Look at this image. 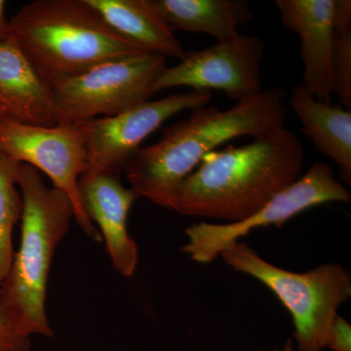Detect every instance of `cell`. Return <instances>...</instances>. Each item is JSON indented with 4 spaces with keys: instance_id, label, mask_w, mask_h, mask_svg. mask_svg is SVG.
Instances as JSON below:
<instances>
[{
    "instance_id": "14",
    "label": "cell",
    "mask_w": 351,
    "mask_h": 351,
    "mask_svg": "<svg viewBox=\"0 0 351 351\" xmlns=\"http://www.w3.org/2000/svg\"><path fill=\"white\" fill-rule=\"evenodd\" d=\"M289 101L301 120L302 133L311 138L318 152L337 163L341 180L350 184V110L316 100L302 83L292 90Z\"/></svg>"
},
{
    "instance_id": "23",
    "label": "cell",
    "mask_w": 351,
    "mask_h": 351,
    "mask_svg": "<svg viewBox=\"0 0 351 351\" xmlns=\"http://www.w3.org/2000/svg\"><path fill=\"white\" fill-rule=\"evenodd\" d=\"M2 114H4L3 112H2L1 110H0V117H1Z\"/></svg>"
},
{
    "instance_id": "8",
    "label": "cell",
    "mask_w": 351,
    "mask_h": 351,
    "mask_svg": "<svg viewBox=\"0 0 351 351\" xmlns=\"http://www.w3.org/2000/svg\"><path fill=\"white\" fill-rule=\"evenodd\" d=\"M351 195L336 179L326 163L316 162L298 181L274 196L265 206L243 221L228 223L201 221L186 230L188 242L182 251L191 260L211 263L233 242L247 237L256 228H279L289 219L317 205L350 202Z\"/></svg>"
},
{
    "instance_id": "13",
    "label": "cell",
    "mask_w": 351,
    "mask_h": 351,
    "mask_svg": "<svg viewBox=\"0 0 351 351\" xmlns=\"http://www.w3.org/2000/svg\"><path fill=\"white\" fill-rule=\"evenodd\" d=\"M0 110L23 123L56 125L51 88L11 34L0 41Z\"/></svg>"
},
{
    "instance_id": "16",
    "label": "cell",
    "mask_w": 351,
    "mask_h": 351,
    "mask_svg": "<svg viewBox=\"0 0 351 351\" xmlns=\"http://www.w3.org/2000/svg\"><path fill=\"white\" fill-rule=\"evenodd\" d=\"M174 31L195 32L219 41L240 36V25L253 20L247 0H149Z\"/></svg>"
},
{
    "instance_id": "4",
    "label": "cell",
    "mask_w": 351,
    "mask_h": 351,
    "mask_svg": "<svg viewBox=\"0 0 351 351\" xmlns=\"http://www.w3.org/2000/svg\"><path fill=\"white\" fill-rule=\"evenodd\" d=\"M18 186L23 198L20 248L0 289L19 331L29 338H49L54 331L46 314L48 277L75 210L69 196L61 189L48 188L31 165L21 163Z\"/></svg>"
},
{
    "instance_id": "15",
    "label": "cell",
    "mask_w": 351,
    "mask_h": 351,
    "mask_svg": "<svg viewBox=\"0 0 351 351\" xmlns=\"http://www.w3.org/2000/svg\"><path fill=\"white\" fill-rule=\"evenodd\" d=\"M117 34L144 52L182 60L186 51L149 0H87Z\"/></svg>"
},
{
    "instance_id": "22",
    "label": "cell",
    "mask_w": 351,
    "mask_h": 351,
    "mask_svg": "<svg viewBox=\"0 0 351 351\" xmlns=\"http://www.w3.org/2000/svg\"><path fill=\"white\" fill-rule=\"evenodd\" d=\"M253 351H295L294 346H293L292 339H287L286 343H284L282 348H274V350H253Z\"/></svg>"
},
{
    "instance_id": "2",
    "label": "cell",
    "mask_w": 351,
    "mask_h": 351,
    "mask_svg": "<svg viewBox=\"0 0 351 351\" xmlns=\"http://www.w3.org/2000/svg\"><path fill=\"white\" fill-rule=\"evenodd\" d=\"M285 97L283 89L272 88L228 110L209 105L195 108L188 119L166 128L158 142L141 147L132 157L124 169L130 188L138 197L172 210L180 184L206 154L233 138H262L282 128Z\"/></svg>"
},
{
    "instance_id": "10",
    "label": "cell",
    "mask_w": 351,
    "mask_h": 351,
    "mask_svg": "<svg viewBox=\"0 0 351 351\" xmlns=\"http://www.w3.org/2000/svg\"><path fill=\"white\" fill-rule=\"evenodd\" d=\"M265 43L258 36L240 34L211 47L186 52L179 64L166 66L154 85V94L173 87L197 91L219 90L240 101L260 94Z\"/></svg>"
},
{
    "instance_id": "19",
    "label": "cell",
    "mask_w": 351,
    "mask_h": 351,
    "mask_svg": "<svg viewBox=\"0 0 351 351\" xmlns=\"http://www.w3.org/2000/svg\"><path fill=\"white\" fill-rule=\"evenodd\" d=\"M29 348L31 338L16 326L0 289V351H29Z\"/></svg>"
},
{
    "instance_id": "7",
    "label": "cell",
    "mask_w": 351,
    "mask_h": 351,
    "mask_svg": "<svg viewBox=\"0 0 351 351\" xmlns=\"http://www.w3.org/2000/svg\"><path fill=\"white\" fill-rule=\"evenodd\" d=\"M0 151L49 177L53 186L69 196L75 219L83 232L100 242L101 233L83 209L80 179L88 170L86 135L82 122L51 127L23 123L0 117Z\"/></svg>"
},
{
    "instance_id": "17",
    "label": "cell",
    "mask_w": 351,
    "mask_h": 351,
    "mask_svg": "<svg viewBox=\"0 0 351 351\" xmlns=\"http://www.w3.org/2000/svg\"><path fill=\"white\" fill-rule=\"evenodd\" d=\"M20 166L0 151V284L12 263L14 228L22 218L23 198L17 189Z\"/></svg>"
},
{
    "instance_id": "3",
    "label": "cell",
    "mask_w": 351,
    "mask_h": 351,
    "mask_svg": "<svg viewBox=\"0 0 351 351\" xmlns=\"http://www.w3.org/2000/svg\"><path fill=\"white\" fill-rule=\"evenodd\" d=\"M9 29L50 88L99 64L144 52L87 0H34L9 20Z\"/></svg>"
},
{
    "instance_id": "6",
    "label": "cell",
    "mask_w": 351,
    "mask_h": 351,
    "mask_svg": "<svg viewBox=\"0 0 351 351\" xmlns=\"http://www.w3.org/2000/svg\"><path fill=\"white\" fill-rule=\"evenodd\" d=\"M165 68L166 58L142 52L60 80L51 87L55 124L112 117L149 101Z\"/></svg>"
},
{
    "instance_id": "1",
    "label": "cell",
    "mask_w": 351,
    "mask_h": 351,
    "mask_svg": "<svg viewBox=\"0 0 351 351\" xmlns=\"http://www.w3.org/2000/svg\"><path fill=\"white\" fill-rule=\"evenodd\" d=\"M304 151L285 127L241 147L210 152L180 184L172 210L235 223L265 206L301 178Z\"/></svg>"
},
{
    "instance_id": "11",
    "label": "cell",
    "mask_w": 351,
    "mask_h": 351,
    "mask_svg": "<svg viewBox=\"0 0 351 351\" xmlns=\"http://www.w3.org/2000/svg\"><path fill=\"white\" fill-rule=\"evenodd\" d=\"M78 188L85 213L100 228L113 269L131 277L137 269L138 248L129 234L127 221L132 205L140 197L122 184L120 176L108 173L82 175Z\"/></svg>"
},
{
    "instance_id": "12",
    "label": "cell",
    "mask_w": 351,
    "mask_h": 351,
    "mask_svg": "<svg viewBox=\"0 0 351 351\" xmlns=\"http://www.w3.org/2000/svg\"><path fill=\"white\" fill-rule=\"evenodd\" d=\"M281 22L301 38L304 82L316 100L332 104L334 0H276Z\"/></svg>"
},
{
    "instance_id": "5",
    "label": "cell",
    "mask_w": 351,
    "mask_h": 351,
    "mask_svg": "<svg viewBox=\"0 0 351 351\" xmlns=\"http://www.w3.org/2000/svg\"><path fill=\"white\" fill-rule=\"evenodd\" d=\"M219 257L235 271L257 279L291 313L299 351H321L339 307L351 295V276L338 263L293 272L263 260L244 242H233Z\"/></svg>"
},
{
    "instance_id": "20",
    "label": "cell",
    "mask_w": 351,
    "mask_h": 351,
    "mask_svg": "<svg viewBox=\"0 0 351 351\" xmlns=\"http://www.w3.org/2000/svg\"><path fill=\"white\" fill-rule=\"evenodd\" d=\"M326 348L335 351H351V326L341 316L337 315L332 321Z\"/></svg>"
},
{
    "instance_id": "18",
    "label": "cell",
    "mask_w": 351,
    "mask_h": 351,
    "mask_svg": "<svg viewBox=\"0 0 351 351\" xmlns=\"http://www.w3.org/2000/svg\"><path fill=\"white\" fill-rule=\"evenodd\" d=\"M332 93L341 105L351 108V27L334 29L332 52Z\"/></svg>"
},
{
    "instance_id": "9",
    "label": "cell",
    "mask_w": 351,
    "mask_h": 351,
    "mask_svg": "<svg viewBox=\"0 0 351 351\" xmlns=\"http://www.w3.org/2000/svg\"><path fill=\"white\" fill-rule=\"evenodd\" d=\"M211 98L212 92L191 90L145 101L112 117L82 122L88 154L85 174L120 176L145 138L166 120L182 110L209 105Z\"/></svg>"
},
{
    "instance_id": "21",
    "label": "cell",
    "mask_w": 351,
    "mask_h": 351,
    "mask_svg": "<svg viewBox=\"0 0 351 351\" xmlns=\"http://www.w3.org/2000/svg\"><path fill=\"white\" fill-rule=\"evenodd\" d=\"M5 5L6 2L4 0H0V41L10 36L9 20L5 16Z\"/></svg>"
}]
</instances>
